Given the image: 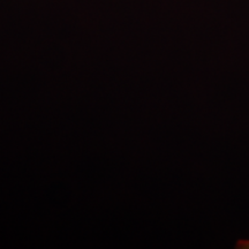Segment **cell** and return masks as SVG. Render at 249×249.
I'll return each mask as SVG.
<instances>
[{
  "label": "cell",
  "mask_w": 249,
  "mask_h": 249,
  "mask_svg": "<svg viewBox=\"0 0 249 249\" xmlns=\"http://www.w3.org/2000/svg\"><path fill=\"white\" fill-rule=\"evenodd\" d=\"M235 248H239V249H249V240H247V239H242V240L236 241Z\"/></svg>",
  "instance_id": "cell-1"
}]
</instances>
